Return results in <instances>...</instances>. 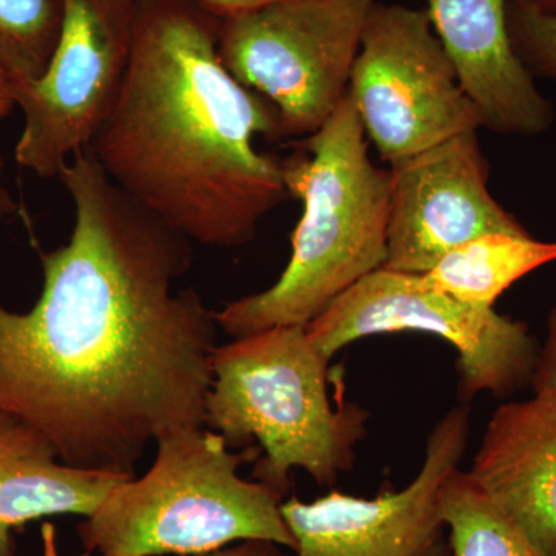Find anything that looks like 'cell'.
Listing matches in <instances>:
<instances>
[{
    "mask_svg": "<svg viewBox=\"0 0 556 556\" xmlns=\"http://www.w3.org/2000/svg\"><path fill=\"white\" fill-rule=\"evenodd\" d=\"M283 159L289 195L303 212L291 258L276 283L215 313L233 339L288 325H308L387 260L391 172L368 155L367 135L348 94L309 137Z\"/></svg>",
    "mask_w": 556,
    "mask_h": 556,
    "instance_id": "3",
    "label": "cell"
},
{
    "mask_svg": "<svg viewBox=\"0 0 556 556\" xmlns=\"http://www.w3.org/2000/svg\"><path fill=\"white\" fill-rule=\"evenodd\" d=\"M130 473L62 463L38 428L0 413V556L14 555L16 530L53 515L90 517Z\"/></svg>",
    "mask_w": 556,
    "mask_h": 556,
    "instance_id": "14",
    "label": "cell"
},
{
    "mask_svg": "<svg viewBox=\"0 0 556 556\" xmlns=\"http://www.w3.org/2000/svg\"><path fill=\"white\" fill-rule=\"evenodd\" d=\"M439 510L450 556H546L459 468L442 485Z\"/></svg>",
    "mask_w": 556,
    "mask_h": 556,
    "instance_id": "16",
    "label": "cell"
},
{
    "mask_svg": "<svg viewBox=\"0 0 556 556\" xmlns=\"http://www.w3.org/2000/svg\"><path fill=\"white\" fill-rule=\"evenodd\" d=\"M17 203L5 186V161L0 152V222L17 214Z\"/></svg>",
    "mask_w": 556,
    "mask_h": 556,
    "instance_id": "22",
    "label": "cell"
},
{
    "mask_svg": "<svg viewBox=\"0 0 556 556\" xmlns=\"http://www.w3.org/2000/svg\"><path fill=\"white\" fill-rule=\"evenodd\" d=\"M14 109H16V104H14L13 93H11L10 79L0 70V119L7 118Z\"/></svg>",
    "mask_w": 556,
    "mask_h": 556,
    "instance_id": "23",
    "label": "cell"
},
{
    "mask_svg": "<svg viewBox=\"0 0 556 556\" xmlns=\"http://www.w3.org/2000/svg\"><path fill=\"white\" fill-rule=\"evenodd\" d=\"M329 361L305 325L274 327L233 339L212 353L204 426L230 448L258 442L252 478L283 500L295 468L320 486L351 471L368 434L369 412L356 402L332 404Z\"/></svg>",
    "mask_w": 556,
    "mask_h": 556,
    "instance_id": "4",
    "label": "cell"
},
{
    "mask_svg": "<svg viewBox=\"0 0 556 556\" xmlns=\"http://www.w3.org/2000/svg\"><path fill=\"white\" fill-rule=\"evenodd\" d=\"M390 172L386 269L426 274L450 251L485 233L530 236L490 192L478 130L399 161Z\"/></svg>",
    "mask_w": 556,
    "mask_h": 556,
    "instance_id": "11",
    "label": "cell"
},
{
    "mask_svg": "<svg viewBox=\"0 0 556 556\" xmlns=\"http://www.w3.org/2000/svg\"><path fill=\"white\" fill-rule=\"evenodd\" d=\"M280 547L269 541H241L237 546H228L211 552V554L193 556H287Z\"/></svg>",
    "mask_w": 556,
    "mask_h": 556,
    "instance_id": "21",
    "label": "cell"
},
{
    "mask_svg": "<svg viewBox=\"0 0 556 556\" xmlns=\"http://www.w3.org/2000/svg\"><path fill=\"white\" fill-rule=\"evenodd\" d=\"M554 262L556 241L538 240L532 233H485L453 249L419 276L427 288L478 308L495 309L508 288Z\"/></svg>",
    "mask_w": 556,
    "mask_h": 556,
    "instance_id": "15",
    "label": "cell"
},
{
    "mask_svg": "<svg viewBox=\"0 0 556 556\" xmlns=\"http://www.w3.org/2000/svg\"><path fill=\"white\" fill-rule=\"evenodd\" d=\"M507 28L515 53L530 75L556 83V17L526 0H507Z\"/></svg>",
    "mask_w": 556,
    "mask_h": 556,
    "instance_id": "18",
    "label": "cell"
},
{
    "mask_svg": "<svg viewBox=\"0 0 556 556\" xmlns=\"http://www.w3.org/2000/svg\"><path fill=\"white\" fill-rule=\"evenodd\" d=\"M62 21V0H0V70L10 83H31L47 72Z\"/></svg>",
    "mask_w": 556,
    "mask_h": 556,
    "instance_id": "17",
    "label": "cell"
},
{
    "mask_svg": "<svg viewBox=\"0 0 556 556\" xmlns=\"http://www.w3.org/2000/svg\"><path fill=\"white\" fill-rule=\"evenodd\" d=\"M380 0H283L219 21L218 56L277 109L285 138L309 137L345 100Z\"/></svg>",
    "mask_w": 556,
    "mask_h": 556,
    "instance_id": "6",
    "label": "cell"
},
{
    "mask_svg": "<svg viewBox=\"0 0 556 556\" xmlns=\"http://www.w3.org/2000/svg\"><path fill=\"white\" fill-rule=\"evenodd\" d=\"M427 11L482 127L533 138L554 126V104L511 46L507 0H428Z\"/></svg>",
    "mask_w": 556,
    "mask_h": 556,
    "instance_id": "12",
    "label": "cell"
},
{
    "mask_svg": "<svg viewBox=\"0 0 556 556\" xmlns=\"http://www.w3.org/2000/svg\"><path fill=\"white\" fill-rule=\"evenodd\" d=\"M530 387L536 396L556 401V306L547 317L546 342L540 346Z\"/></svg>",
    "mask_w": 556,
    "mask_h": 556,
    "instance_id": "19",
    "label": "cell"
},
{
    "mask_svg": "<svg viewBox=\"0 0 556 556\" xmlns=\"http://www.w3.org/2000/svg\"><path fill=\"white\" fill-rule=\"evenodd\" d=\"M471 430V408L457 405L428 434L426 457L404 489L367 500L331 490L305 503L289 497L281 514L298 556H450L439 510L445 479L459 468Z\"/></svg>",
    "mask_w": 556,
    "mask_h": 556,
    "instance_id": "10",
    "label": "cell"
},
{
    "mask_svg": "<svg viewBox=\"0 0 556 556\" xmlns=\"http://www.w3.org/2000/svg\"><path fill=\"white\" fill-rule=\"evenodd\" d=\"M526 2L535 7L536 10L556 17V0H526Z\"/></svg>",
    "mask_w": 556,
    "mask_h": 556,
    "instance_id": "25",
    "label": "cell"
},
{
    "mask_svg": "<svg viewBox=\"0 0 556 556\" xmlns=\"http://www.w3.org/2000/svg\"><path fill=\"white\" fill-rule=\"evenodd\" d=\"M467 473L544 555L556 556V401L533 394L497 407Z\"/></svg>",
    "mask_w": 556,
    "mask_h": 556,
    "instance_id": "13",
    "label": "cell"
},
{
    "mask_svg": "<svg viewBox=\"0 0 556 556\" xmlns=\"http://www.w3.org/2000/svg\"><path fill=\"white\" fill-rule=\"evenodd\" d=\"M40 540H42V556H60L56 541V527L51 522H43L40 527Z\"/></svg>",
    "mask_w": 556,
    "mask_h": 556,
    "instance_id": "24",
    "label": "cell"
},
{
    "mask_svg": "<svg viewBox=\"0 0 556 556\" xmlns=\"http://www.w3.org/2000/svg\"><path fill=\"white\" fill-rule=\"evenodd\" d=\"M58 177L75 225L42 255L36 305L0 303V413L70 467L134 475L150 442L204 427L217 320L197 289L174 291L192 241L116 188L90 148Z\"/></svg>",
    "mask_w": 556,
    "mask_h": 556,
    "instance_id": "1",
    "label": "cell"
},
{
    "mask_svg": "<svg viewBox=\"0 0 556 556\" xmlns=\"http://www.w3.org/2000/svg\"><path fill=\"white\" fill-rule=\"evenodd\" d=\"M219 20L193 0H138L118 102L89 146L116 188L207 248L247 247L288 200L277 109L218 56Z\"/></svg>",
    "mask_w": 556,
    "mask_h": 556,
    "instance_id": "2",
    "label": "cell"
},
{
    "mask_svg": "<svg viewBox=\"0 0 556 556\" xmlns=\"http://www.w3.org/2000/svg\"><path fill=\"white\" fill-rule=\"evenodd\" d=\"M193 2L222 21L247 11L262 9L270 3L283 2V0H193Z\"/></svg>",
    "mask_w": 556,
    "mask_h": 556,
    "instance_id": "20",
    "label": "cell"
},
{
    "mask_svg": "<svg viewBox=\"0 0 556 556\" xmlns=\"http://www.w3.org/2000/svg\"><path fill=\"white\" fill-rule=\"evenodd\" d=\"M348 94L390 166L482 127L427 9L382 2L372 9Z\"/></svg>",
    "mask_w": 556,
    "mask_h": 556,
    "instance_id": "8",
    "label": "cell"
},
{
    "mask_svg": "<svg viewBox=\"0 0 556 556\" xmlns=\"http://www.w3.org/2000/svg\"><path fill=\"white\" fill-rule=\"evenodd\" d=\"M402 331L428 332L455 348L463 404L479 393L510 397L532 383L540 346L526 321L427 288L419 274L375 270L306 325L328 361L356 340Z\"/></svg>",
    "mask_w": 556,
    "mask_h": 556,
    "instance_id": "7",
    "label": "cell"
},
{
    "mask_svg": "<svg viewBox=\"0 0 556 556\" xmlns=\"http://www.w3.org/2000/svg\"><path fill=\"white\" fill-rule=\"evenodd\" d=\"M148 473L119 482L78 526L84 547L101 556H193L241 541L295 543L269 486L239 468L258 447L233 453L222 434L182 428L161 437Z\"/></svg>",
    "mask_w": 556,
    "mask_h": 556,
    "instance_id": "5",
    "label": "cell"
},
{
    "mask_svg": "<svg viewBox=\"0 0 556 556\" xmlns=\"http://www.w3.org/2000/svg\"><path fill=\"white\" fill-rule=\"evenodd\" d=\"M64 21L47 72L11 83L24 129L17 164L38 177H58L89 148L118 102L134 47L138 0H62Z\"/></svg>",
    "mask_w": 556,
    "mask_h": 556,
    "instance_id": "9",
    "label": "cell"
}]
</instances>
